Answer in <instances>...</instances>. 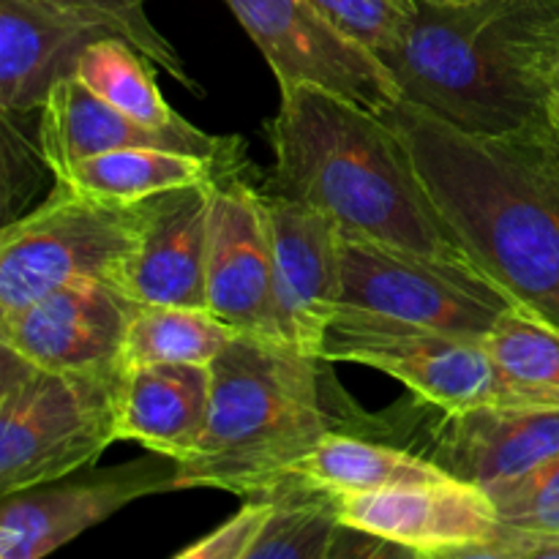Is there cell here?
<instances>
[{
  "label": "cell",
  "mask_w": 559,
  "mask_h": 559,
  "mask_svg": "<svg viewBox=\"0 0 559 559\" xmlns=\"http://www.w3.org/2000/svg\"><path fill=\"white\" fill-rule=\"evenodd\" d=\"M396 126L469 260L519 306L559 325V142L473 134L399 98Z\"/></svg>",
  "instance_id": "cell-1"
},
{
  "label": "cell",
  "mask_w": 559,
  "mask_h": 559,
  "mask_svg": "<svg viewBox=\"0 0 559 559\" xmlns=\"http://www.w3.org/2000/svg\"><path fill=\"white\" fill-rule=\"evenodd\" d=\"M278 112L265 123L278 194L325 213L347 238L480 271L385 115L306 82L278 85Z\"/></svg>",
  "instance_id": "cell-2"
},
{
  "label": "cell",
  "mask_w": 559,
  "mask_h": 559,
  "mask_svg": "<svg viewBox=\"0 0 559 559\" xmlns=\"http://www.w3.org/2000/svg\"><path fill=\"white\" fill-rule=\"evenodd\" d=\"M557 47L559 0H418L407 31L380 60L402 98L459 129L551 134L544 104Z\"/></svg>",
  "instance_id": "cell-3"
},
{
  "label": "cell",
  "mask_w": 559,
  "mask_h": 559,
  "mask_svg": "<svg viewBox=\"0 0 559 559\" xmlns=\"http://www.w3.org/2000/svg\"><path fill=\"white\" fill-rule=\"evenodd\" d=\"M322 366L278 338L238 333L211 364L205 431L180 464V491L222 489L246 500L276 484L333 429Z\"/></svg>",
  "instance_id": "cell-4"
},
{
  "label": "cell",
  "mask_w": 559,
  "mask_h": 559,
  "mask_svg": "<svg viewBox=\"0 0 559 559\" xmlns=\"http://www.w3.org/2000/svg\"><path fill=\"white\" fill-rule=\"evenodd\" d=\"M126 366L58 371L0 344V495L87 469L120 442Z\"/></svg>",
  "instance_id": "cell-5"
},
{
  "label": "cell",
  "mask_w": 559,
  "mask_h": 559,
  "mask_svg": "<svg viewBox=\"0 0 559 559\" xmlns=\"http://www.w3.org/2000/svg\"><path fill=\"white\" fill-rule=\"evenodd\" d=\"M151 200L107 202L55 183L52 194L0 233V314L80 282L120 284Z\"/></svg>",
  "instance_id": "cell-6"
},
{
  "label": "cell",
  "mask_w": 559,
  "mask_h": 559,
  "mask_svg": "<svg viewBox=\"0 0 559 559\" xmlns=\"http://www.w3.org/2000/svg\"><path fill=\"white\" fill-rule=\"evenodd\" d=\"M325 364H355L402 382L413 396L467 413L480 407H557L502 371L486 338L429 331L338 309L328 328Z\"/></svg>",
  "instance_id": "cell-7"
},
{
  "label": "cell",
  "mask_w": 559,
  "mask_h": 559,
  "mask_svg": "<svg viewBox=\"0 0 559 559\" xmlns=\"http://www.w3.org/2000/svg\"><path fill=\"white\" fill-rule=\"evenodd\" d=\"M513 306L489 276L473 267L342 235L338 309L486 338Z\"/></svg>",
  "instance_id": "cell-8"
},
{
  "label": "cell",
  "mask_w": 559,
  "mask_h": 559,
  "mask_svg": "<svg viewBox=\"0 0 559 559\" xmlns=\"http://www.w3.org/2000/svg\"><path fill=\"white\" fill-rule=\"evenodd\" d=\"M167 491H180V462L147 451V456L120 467L96 473L80 469L49 484L3 495L0 557H47L131 502Z\"/></svg>",
  "instance_id": "cell-9"
},
{
  "label": "cell",
  "mask_w": 559,
  "mask_h": 559,
  "mask_svg": "<svg viewBox=\"0 0 559 559\" xmlns=\"http://www.w3.org/2000/svg\"><path fill=\"white\" fill-rule=\"evenodd\" d=\"M267 60L278 85L325 87L371 112L402 98L391 71L369 49L344 38L309 0H227Z\"/></svg>",
  "instance_id": "cell-10"
},
{
  "label": "cell",
  "mask_w": 559,
  "mask_h": 559,
  "mask_svg": "<svg viewBox=\"0 0 559 559\" xmlns=\"http://www.w3.org/2000/svg\"><path fill=\"white\" fill-rule=\"evenodd\" d=\"M140 306L115 282L69 284L0 314V344L47 369H120Z\"/></svg>",
  "instance_id": "cell-11"
},
{
  "label": "cell",
  "mask_w": 559,
  "mask_h": 559,
  "mask_svg": "<svg viewBox=\"0 0 559 559\" xmlns=\"http://www.w3.org/2000/svg\"><path fill=\"white\" fill-rule=\"evenodd\" d=\"M347 527L407 549L413 557H473L500 530L489 491L459 478L420 480L336 497Z\"/></svg>",
  "instance_id": "cell-12"
},
{
  "label": "cell",
  "mask_w": 559,
  "mask_h": 559,
  "mask_svg": "<svg viewBox=\"0 0 559 559\" xmlns=\"http://www.w3.org/2000/svg\"><path fill=\"white\" fill-rule=\"evenodd\" d=\"M273 251L278 338L320 358L342 298V233L325 213L262 191Z\"/></svg>",
  "instance_id": "cell-13"
},
{
  "label": "cell",
  "mask_w": 559,
  "mask_h": 559,
  "mask_svg": "<svg viewBox=\"0 0 559 559\" xmlns=\"http://www.w3.org/2000/svg\"><path fill=\"white\" fill-rule=\"evenodd\" d=\"M205 298L207 309L240 333L278 338L265 202L240 173L213 186Z\"/></svg>",
  "instance_id": "cell-14"
},
{
  "label": "cell",
  "mask_w": 559,
  "mask_h": 559,
  "mask_svg": "<svg viewBox=\"0 0 559 559\" xmlns=\"http://www.w3.org/2000/svg\"><path fill=\"white\" fill-rule=\"evenodd\" d=\"M38 118V158L55 175L66 173L82 158L98 156L120 147H162V151L194 153L216 158L227 167H240L243 140L240 136H216L197 129L194 123L175 129H153L126 112L115 109L91 91L76 74H63L47 93Z\"/></svg>",
  "instance_id": "cell-15"
},
{
  "label": "cell",
  "mask_w": 559,
  "mask_h": 559,
  "mask_svg": "<svg viewBox=\"0 0 559 559\" xmlns=\"http://www.w3.org/2000/svg\"><path fill=\"white\" fill-rule=\"evenodd\" d=\"M213 183L151 197L145 229L120 287L145 306H205Z\"/></svg>",
  "instance_id": "cell-16"
},
{
  "label": "cell",
  "mask_w": 559,
  "mask_h": 559,
  "mask_svg": "<svg viewBox=\"0 0 559 559\" xmlns=\"http://www.w3.org/2000/svg\"><path fill=\"white\" fill-rule=\"evenodd\" d=\"M98 36L107 33L38 0H0V109H41L49 87L74 74L76 52Z\"/></svg>",
  "instance_id": "cell-17"
},
{
  "label": "cell",
  "mask_w": 559,
  "mask_h": 559,
  "mask_svg": "<svg viewBox=\"0 0 559 559\" xmlns=\"http://www.w3.org/2000/svg\"><path fill=\"white\" fill-rule=\"evenodd\" d=\"M211 407V364H129L120 393V440L189 462Z\"/></svg>",
  "instance_id": "cell-18"
},
{
  "label": "cell",
  "mask_w": 559,
  "mask_h": 559,
  "mask_svg": "<svg viewBox=\"0 0 559 559\" xmlns=\"http://www.w3.org/2000/svg\"><path fill=\"white\" fill-rule=\"evenodd\" d=\"M240 173L216 158L194 153L162 151V147H120L82 158L66 173L55 175V183L74 194L107 202H145L186 186L213 183L224 175Z\"/></svg>",
  "instance_id": "cell-19"
},
{
  "label": "cell",
  "mask_w": 559,
  "mask_h": 559,
  "mask_svg": "<svg viewBox=\"0 0 559 559\" xmlns=\"http://www.w3.org/2000/svg\"><path fill=\"white\" fill-rule=\"evenodd\" d=\"M282 478L304 480L328 495L344 497L385 486L440 480L448 478V473L420 453L393 442L374 440L358 431L331 429L306 456L289 464Z\"/></svg>",
  "instance_id": "cell-20"
},
{
  "label": "cell",
  "mask_w": 559,
  "mask_h": 559,
  "mask_svg": "<svg viewBox=\"0 0 559 559\" xmlns=\"http://www.w3.org/2000/svg\"><path fill=\"white\" fill-rule=\"evenodd\" d=\"M151 66V60L123 38L98 36L76 52L74 74L96 96L140 123L153 129L186 126L189 120L180 118L158 91Z\"/></svg>",
  "instance_id": "cell-21"
},
{
  "label": "cell",
  "mask_w": 559,
  "mask_h": 559,
  "mask_svg": "<svg viewBox=\"0 0 559 559\" xmlns=\"http://www.w3.org/2000/svg\"><path fill=\"white\" fill-rule=\"evenodd\" d=\"M205 306H140L126 342V364H213L238 336Z\"/></svg>",
  "instance_id": "cell-22"
},
{
  "label": "cell",
  "mask_w": 559,
  "mask_h": 559,
  "mask_svg": "<svg viewBox=\"0 0 559 559\" xmlns=\"http://www.w3.org/2000/svg\"><path fill=\"white\" fill-rule=\"evenodd\" d=\"M486 347L508 377L559 407V325L513 306L495 322Z\"/></svg>",
  "instance_id": "cell-23"
},
{
  "label": "cell",
  "mask_w": 559,
  "mask_h": 559,
  "mask_svg": "<svg viewBox=\"0 0 559 559\" xmlns=\"http://www.w3.org/2000/svg\"><path fill=\"white\" fill-rule=\"evenodd\" d=\"M38 3H47L52 9L76 16V20L91 22L93 27L104 31L107 36L123 38L131 47L140 49L153 66L175 76L180 85L189 87V91H200L197 82H191L178 49L147 20L145 0H38Z\"/></svg>",
  "instance_id": "cell-24"
},
{
  "label": "cell",
  "mask_w": 559,
  "mask_h": 559,
  "mask_svg": "<svg viewBox=\"0 0 559 559\" xmlns=\"http://www.w3.org/2000/svg\"><path fill=\"white\" fill-rule=\"evenodd\" d=\"M344 38L377 58L393 49L413 22L418 0H309Z\"/></svg>",
  "instance_id": "cell-25"
},
{
  "label": "cell",
  "mask_w": 559,
  "mask_h": 559,
  "mask_svg": "<svg viewBox=\"0 0 559 559\" xmlns=\"http://www.w3.org/2000/svg\"><path fill=\"white\" fill-rule=\"evenodd\" d=\"M489 497L508 527L559 533V456L524 478L495 486Z\"/></svg>",
  "instance_id": "cell-26"
},
{
  "label": "cell",
  "mask_w": 559,
  "mask_h": 559,
  "mask_svg": "<svg viewBox=\"0 0 559 559\" xmlns=\"http://www.w3.org/2000/svg\"><path fill=\"white\" fill-rule=\"evenodd\" d=\"M265 502L260 497H246V506L233 519L202 535L191 546L180 549L178 559H251L257 538H260Z\"/></svg>",
  "instance_id": "cell-27"
},
{
  "label": "cell",
  "mask_w": 559,
  "mask_h": 559,
  "mask_svg": "<svg viewBox=\"0 0 559 559\" xmlns=\"http://www.w3.org/2000/svg\"><path fill=\"white\" fill-rule=\"evenodd\" d=\"M559 557V533H535L500 524L491 540L473 559H551Z\"/></svg>",
  "instance_id": "cell-28"
},
{
  "label": "cell",
  "mask_w": 559,
  "mask_h": 559,
  "mask_svg": "<svg viewBox=\"0 0 559 559\" xmlns=\"http://www.w3.org/2000/svg\"><path fill=\"white\" fill-rule=\"evenodd\" d=\"M546 123H549L551 134L559 142V47L551 58L549 71H546Z\"/></svg>",
  "instance_id": "cell-29"
},
{
  "label": "cell",
  "mask_w": 559,
  "mask_h": 559,
  "mask_svg": "<svg viewBox=\"0 0 559 559\" xmlns=\"http://www.w3.org/2000/svg\"><path fill=\"white\" fill-rule=\"evenodd\" d=\"M424 3H437V5H459V3H475V0H424Z\"/></svg>",
  "instance_id": "cell-30"
}]
</instances>
